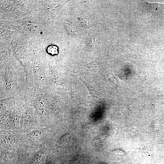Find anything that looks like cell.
Segmentation results:
<instances>
[{
    "instance_id": "8992f818",
    "label": "cell",
    "mask_w": 164,
    "mask_h": 164,
    "mask_svg": "<svg viewBox=\"0 0 164 164\" xmlns=\"http://www.w3.org/2000/svg\"><path fill=\"white\" fill-rule=\"evenodd\" d=\"M48 52L52 55L57 54L58 53V49L57 47L54 46H50L48 49Z\"/></svg>"
},
{
    "instance_id": "7a4b0ae2",
    "label": "cell",
    "mask_w": 164,
    "mask_h": 164,
    "mask_svg": "<svg viewBox=\"0 0 164 164\" xmlns=\"http://www.w3.org/2000/svg\"><path fill=\"white\" fill-rule=\"evenodd\" d=\"M143 3L146 8L151 10H158L163 8V4L158 3H150L144 1Z\"/></svg>"
},
{
    "instance_id": "30bf717a",
    "label": "cell",
    "mask_w": 164,
    "mask_h": 164,
    "mask_svg": "<svg viewBox=\"0 0 164 164\" xmlns=\"http://www.w3.org/2000/svg\"><path fill=\"white\" fill-rule=\"evenodd\" d=\"M98 164H107V163H98Z\"/></svg>"
},
{
    "instance_id": "9c48e42d",
    "label": "cell",
    "mask_w": 164,
    "mask_h": 164,
    "mask_svg": "<svg viewBox=\"0 0 164 164\" xmlns=\"http://www.w3.org/2000/svg\"><path fill=\"white\" fill-rule=\"evenodd\" d=\"M47 164H55V163L53 162H49Z\"/></svg>"
},
{
    "instance_id": "ba28073f",
    "label": "cell",
    "mask_w": 164,
    "mask_h": 164,
    "mask_svg": "<svg viewBox=\"0 0 164 164\" xmlns=\"http://www.w3.org/2000/svg\"><path fill=\"white\" fill-rule=\"evenodd\" d=\"M80 160V156H75L74 158L72 160L70 164H79Z\"/></svg>"
},
{
    "instance_id": "3957f363",
    "label": "cell",
    "mask_w": 164,
    "mask_h": 164,
    "mask_svg": "<svg viewBox=\"0 0 164 164\" xmlns=\"http://www.w3.org/2000/svg\"><path fill=\"white\" fill-rule=\"evenodd\" d=\"M79 19L81 23L85 27H90L95 24L94 20L89 17H81L79 18Z\"/></svg>"
},
{
    "instance_id": "52a82bcc",
    "label": "cell",
    "mask_w": 164,
    "mask_h": 164,
    "mask_svg": "<svg viewBox=\"0 0 164 164\" xmlns=\"http://www.w3.org/2000/svg\"><path fill=\"white\" fill-rule=\"evenodd\" d=\"M89 46L91 47H93L94 46L95 44L96 43L97 40L96 37L95 36H92L90 38L89 40Z\"/></svg>"
},
{
    "instance_id": "5b68a950",
    "label": "cell",
    "mask_w": 164,
    "mask_h": 164,
    "mask_svg": "<svg viewBox=\"0 0 164 164\" xmlns=\"http://www.w3.org/2000/svg\"><path fill=\"white\" fill-rule=\"evenodd\" d=\"M42 135V132L40 131H36L30 134V138L32 140H36L40 138Z\"/></svg>"
},
{
    "instance_id": "6da1fadb",
    "label": "cell",
    "mask_w": 164,
    "mask_h": 164,
    "mask_svg": "<svg viewBox=\"0 0 164 164\" xmlns=\"http://www.w3.org/2000/svg\"><path fill=\"white\" fill-rule=\"evenodd\" d=\"M65 25L70 34L73 36L77 35V29L73 24L68 21H66L65 22Z\"/></svg>"
},
{
    "instance_id": "277c9868",
    "label": "cell",
    "mask_w": 164,
    "mask_h": 164,
    "mask_svg": "<svg viewBox=\"0 0 164 164\" xmlns=\"http://www.w3.org/2000/svg\"><path fill=\"white\" fill-rule=\"evenodd\" d=\"M71 135L69 133H67L63 135L60 139L59 144L60 145L66 146L68 145L70 142Z\"/></svg>"
}]
</instances>
